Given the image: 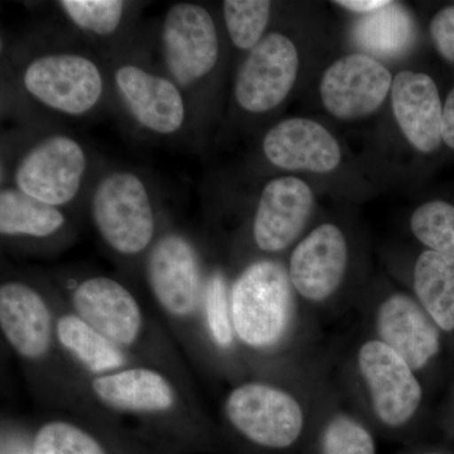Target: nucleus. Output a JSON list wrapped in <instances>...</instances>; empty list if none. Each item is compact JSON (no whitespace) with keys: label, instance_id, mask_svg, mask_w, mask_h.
<instances>
[{"label":"nucleus","instance_id":"obj_8","mask_svg":"<svg viewBox=\"0 0 454 454\" xmlns=\"http://www.w3.org/2000/svg\"><path fill=\"white\" fill-rule=\"evenodd\" d=\"M226 414L244 437L268 448L291 447L304 424L303 411L294 397L260 382L236 387L227 397Z\"/></svg>","mask_w":454,"mask_h":454},{"label":"nucleus","instance_id":"obj_27","mask_svg":"<svg viewBox=\"0 0 454 454\" xmlns=\"http://www.w3.org/2000/svg\"><path fill=\"white\" fill-rule=\"evenodd\" d=\"M35 454H106L88 432L66 422L44 424L33 444Z\"/></svg>","mask_w":454,"mask_h":454},{"label":"nucleus","instance_id":"obj_17","mask_svg":"<svg viewBox=\"0 0 454 454\" xmlns=\"http://www.w3.org/2000/svg\"><path fill=\"white\" fill-rule=\"evenodd\" d=\"M378 333L414 370L423 369L439 352L438 325L417 301L394 294L382 301L378 312Z\"/></svg>","mask_w":454,"mask_h":454},{"label":"nucleus","instance_id":"obj_19","mask_svg":"<svg viewBox=\"0 0 454 454\" xmlns=\"http://www.w3.org/2000/svg\"><path fill=\"white\" fill-rule=\"evenodd\" d=\"M95 395L110 408L133 413H160L175 404V390L162 373L130 369L106 373L92 381Z\"/></svg>","mask_w":454,"mask_h":454},{"label":"nucleus","instance_id":"obj_2","mask_svg":"<svg viewBox=\"0 0 454 454\" xmlns=\"http://www.w3.org/2000/svg\"><path fill=\"white\" fill-rule=\"evenodd\" d=\"M8 164L7 184L38 201L65 210L91 188V155L85 145L61 130L28 136Z\"/></svg>","mask_w":454,"mask_h":454},{"label":"nucleus","instance_id":"obj_13","mask_svg":"<svg viewBox=\"0 0 454 454\" xmlns=\"http://www.w3.org/2000/svg\"><path fill=\"white\" fill-rule=\"evenodd\" d=\"M348 265V243L339 227H317L293 250L289 279L301 297L325 301L339 288Z\"/></svg>","mask_w":454,"mask_h":454},{"label":"nucleus","instance_id":"obj_6","mask_svg":"<svg viewBox=\"0 0 454 454\" xmlns=\"http://www.w3.org/2000/svg\"><path fill=\"white\" fill-rule=\"evenodd\" d=\"M292 286L289 274L276 262L262 260L245 269L230 298L239 339L256 348L276 345L291 319Z\"/></svg>","mask_w":454,"mask_h":454},{"label":"nucleus","instance_id":"obj_30","mask_svg":"<svg viewBox=\"0 0 454 454\" xmlns=\"http://www.w3.org/2000/svg\"><path fill=\"white\" fill-rule=\"evenodd\" d=\"M430 38L442 59L454 65V5L441 9L429 25Z\"/></svg>","mask_w":454,"mask_h":454},{"label":"nucleus","instance_id":"obj_28","mask_svg":"<svg viewBox=\"0 0 454 454\" xmlns=\"http://www.w3.org/2000/svg\"><path fill=\"white\" fill-rule=\"evenodd\" d=\"M324 454H376L375 442L356 420L339 415L328 423L322 441Z\"/></svg>","mask_w":454,"mask_h":454},{"label":"nucleus","instance_id":"obj_12","mask_svg":"<svg viewBox=\"0 0 454 454\" xmlns=\"http://www.w3.org/2000/svg\"><path fill=\"white\" fill-rule=\"evenodd\" d=\"M312 190L297 177H278L265 184L254 215L255 244L265 253L286 249L300 236L312 212Z\"/></svg>","mask_w":454,"mask_h":454},{"label":"nucleus","instance_id":"obj_10","mask_svg":"<svg viewBox=\"0 0 454 454\" xmlns=\"http://www.w3.org/2000/svg\"><path fill=\"white\" fill-rule=\"evenodd\" d=\"M358 367L382 423L399 427L414 417L422 402V387L404 358L381 340H369L358 352Z\"/></svg>","mask_w":454,"mask_h":454},{"label":"nucleus","instance_id":"obj_18","mask_svg":"<svg viewBox=\"0 0 454 454\" xmlns=\"http://www.w3.org/2000/svg\"><path fill=\"white\" fill-rule=\"evenodd\" d=\"M0 325L20 356L38 360L49 352L52 318L46 301L28 284L16 280L2 284Z\"/></svg>","mask_w":454,"mask_h":454},{"label":"nucleus","instance_id":"obj_9","mask_svg":"<svg viewBox=\"0 0 454 454\" xmlns=\"http://www.w3.org/2000/svg\"><path fill=\"white\" fill-rule=\"evenodd\" d=\"M146 278L169 315H192L202 294V269L195 245L178 232L160 236L149 249Z\"/></svg>","mask_w":454,"mask_h":454},{"label":"nucleus","instance_id":"obj_26","mask_svg":"<svg viewBox=\"0 0 454 454\" xmlns=\"http://www.w3.org/2000/svg\"><path fill=\"white\" fill-rule=\"evenodd\" d=\"M411 227L415 238L429 250L454 259V205L424 203L414 211Z\"/></svg>","mask_w":454,"mask_h":454},{"label":"nucleus","instance_id":"obj_31","mask_svg":"<svg viewBox=\"0 0 454 454\" xmlns=\"http://www.w3.org/2000/svg\"><path fill=\"white\" fill-rule=\"evenodd\" d=\"M442 138H443L444 145L454 151V88L450 90L443 106Z\"/></svg>","mask_w":454,"mask_h":454},{"label":"nucleus","instance_id":"obj_1","mask_svg":"<svg viewBox=\"0 0 454 454\" xmlns=\"http://www.w3.org/2000/svg\"><path fill=\"white\" fill-rule=\"evenodd\" d=\"M18 83L33 106L70 119L97 113L112 91L106 66L76 50L33 53L20 66Z\"/></svg>","mask_w":454,"mask_h":454},{"label":"nucleus","instance_id":"obj_15","mask_svg":"<svg viewBox=\"0 0 454 454\" xmlns=\"http://www.w3.org/2000/svg\"><path fill=\"white\" fill-rule=\"evenodd\" d=\"M262 152L269 163L286 170L328 173L342 158L333 134L318 122L291 118L278 122L262 140Z\"/></svg>","mask_w":454,"mask_h":454},{"label":"nucleus","instance_id":"obj_5","mask_svg":"<svg viewBox=\"0 0 454 454\" xmlns=\"http://www.w3.org/2000/svg\"><path fill=\"white\" fill-rule=\"evenodd\" d=\"M110 89L128 121L154 138H177L192 125L186 95L164 73L130 59L114 61Z\"/></svg>","mask_w":454,"mask_h":454},{"label":"nucleus","instance_id":"obj_25","mask_svg":"<svg viewBox=\"0 0 454 454\" xmlns=\"http://www.w3.org/2000/svg\"><path fill=\"white\" fill-rule=\"evenodd\" d=\"M271 3L267 0H225L223 17L236 49L250 52L265 37L270 22Z\"/></svg>","mask_w":454,"mask_h":454},{"label":"nucleus","instance_id":"obj_24","mask_svg":"<svg viewBox=\"0 0 454 454\" xmlns=\"http://www.w3.org/2000/svg\"><path fill=\"white\" fill-rule=\"evenodd\" d=\"M59 342L89 372L104 373L125 364L124 354L116 343L98 333L79 316L67 315L57 322Z\"/></svg>","mask_w":454,"mask_h":454},{"label":"nucleus","instance_id":"obj_3","mask_svg":"<svg viewBox=\"0 0 454 454\" xmlns=\"http://www.w3.org/2000/svg\"><path fill=\"white\" fill-rule=\"evenodd\" d=\"M90 214L104 243L122 256H136L154 244L157 206L151 184L137 170L101 173L89 191Z\"/></svg>","mask_w":454,"mask_h":454},{"label":"nucleus","instance_id":"obj_4","mask_svg":"<svg viewBox=\"0 0 454 454\" xmlns=\"http://www.w3.org/2000/svg\"><path fill=\"white\" fill-rule=\"evenodd\" d=\"M158 41L163 73L186 95L196 121L200 91L219 66L216 20L205 5L176 3L163 16Z\"/></svg>","mask_w":454,"mask_h":454},{"label":"nucleus","instance_id":"obj_21","mask_svg":"<svg viewBox=\"0 0 454 454\" xmlns=\"http://www.w3.org/2000/svg\"><path fill=\"white\" fill-rule=\"evenodd\" d=\"M414 288L438 328L454 330V259L432 250L424 252L415 264Z\"/></svg>","mask_w":454,"mask_h":454},{"label":"nucleus","instance_id":"obj_20","mask_svg":"<svg viewBox=\"0 0 454 454\" xmlns=\"http://www.w3.org/2000/svg\"><path fill=\"white\" fill-rule=\"evenodd\" d=\"M67 223L65 210L26 195L11 184L0 188V232L3 238L46 239Z\"/></svg>","mask_w":454,"mask_h":454},{"label":"nucleus","instance_id":"obj_22","mask_svg":"<svg viewBox=\"0 0 454 454\" xmlns=\"http://www.w3.org/2000/svg\"><path fill=\"white\" fill-rule=\"evenodd\" d=\"M55 5L74 31L104 43L127 29L136 4L124 0H61Z\"/></svg>","mask_w":454,"mask_h":454},{"label":"nucleus","instance_id":"obj_23","mask_svg":"<svg viewBox=\"0 0 454 454\" xmlns=\"http://www.w3.org/2000/svg\"><path fill=\"white\" fill-rule=\"evenodd\" d=\"M354 31L360 47L381 57L402 55L414 40L413 20L406 9L395 2L364 14Z\"/></svg>","mask_w":454,"mask_h":454},{"label":"nucleus","instance_id":"obj_16","mask_svg":"<svg viewBox=\"0 0 454 454\" xmlns=\"http://www.w3.org/2000/svg\"><path fill=\"white\" fill-rule=\"evenodd\" d=\"M391 103L408 142L422 153L437 151L443 142V106L434 80L427 74L402 71L393 80Z\"/></svg>","mask_w":454,"mask_h":454},{"label":"nucleus","instance_id":"obj_14","mask_svg":"<svg viewBox=\"0 0 454 454\" xmlns=\"http://www.w3.org/2000/svg\"><path fill=\"white\" fill-rule=\"evenodd\" d=\"M73 301L77 316L116 345L129 346L138 339L142 310L129 289L118 280L89 278L74 288Z\"/></svg>","mask_w":454,"mask_h":454},{"label":"nucleus","instance_id":"obj_7","mask_svg":"<svg viewBox=\"0 0 454 454\" xmlns=\"http://www.w3.org/2000/svg\"><path fill=\"white\" fill-rule=\"evenodd\" d=\"M298 68L300 57L291 38L279 32L268 33L239 67L236 104L254 115L276 109L292 91Z\"/></svg>","mask_w":454,"mask_h":454},{"label":"nucleus","instance_id":"obj_11","mask_svg":"<svg viewBox=\"0 0 454 454\" xmlns=\"http://www.w3.org/2000/svg\"><path fill=\"white\" fill-rule=\"evenodd\" d=\"M391 86V74L378 59L360 53L345 56L322 77V103L336 118H363L382 106Z\"/></svg>","mask_w":454,"mask_h":454},{"label":"nucleus","instance_id":"obj_29","mask_svg":"<svg viewBox=\"0 0 454 454\" xmlns=\"http://www.w3.org/2000/svg\"><path fill=\"white\" fill-rule=\"evenodd\" d=\"M206 318L212 339L217 345L226 348L232 342L231 310L225 277L216 270L211 274L205 289Z\"/></svg>","mask_w":454,"mask_h":454},{"label":"nucleus","instance_id":"obj_32","mask_svg":"<svg viewBox=\"0 0 454 454\" xmlns=\"http://www.w3.org/2000/svg\"><path fill=\"white\" fill-rule=\"evenodd\" d=\"M334 4L355 12V13L369 14L387 7L390 2L389 0H340V2H334Z\"/></svg>","mask_w":454,"mask_h":454}]
</instances>
